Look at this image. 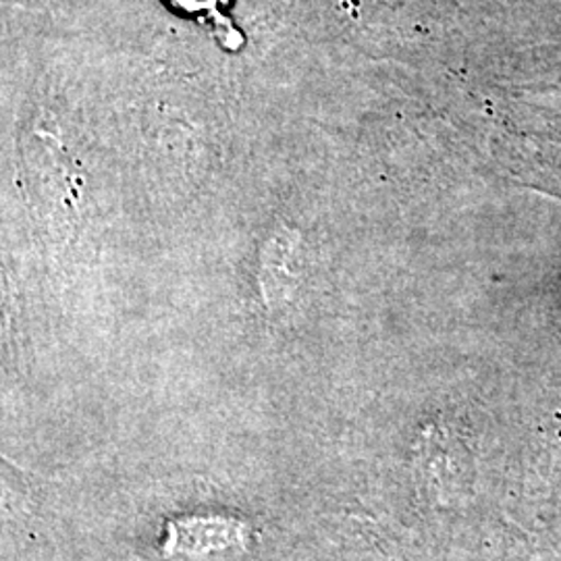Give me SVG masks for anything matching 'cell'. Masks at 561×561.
I'll return each mask as SVG.
<instances>
[{
    "instance_id": "cell-1",
    "label": "cell",
    "mask_w": 561,
    "mask_h": 561,
    "mask_svg": "<svg viewBox=\"0 0 561 561\" xmlns=\"http://www.w3.org/2000/svg\"><path fill=\"white\" fill-rule=\"evenodd\" d=\"M236 541V528L217 520H196L178 526V542L190 549H219Z\"/></svg>"
}]
</instances>
